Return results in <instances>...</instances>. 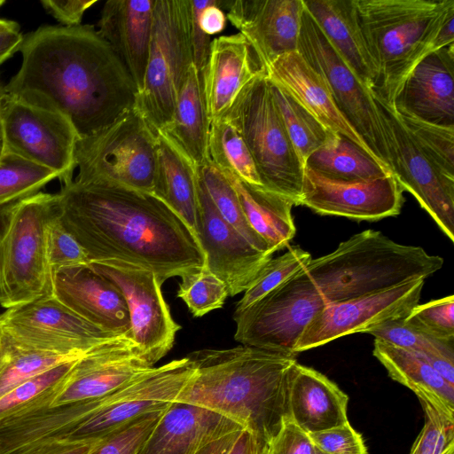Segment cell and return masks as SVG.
<instances>
[{
  "instance_id": "42",
  "label": "cell",
  "mask_w": 454,
  "mask_h": 454,
  "mask_svg": "<svg viewBox=\"0 0 454 454\" xmlns=\"http://www.w3.org/2000/svg\"><path fill=\"white\" fill-rule=\"evenodd\" d=\"M398 114L429 159L454 178V126H441L407 114Z\"/></svg>"
},
{
  "instance_id": "41",
  "label": "cell",
  "mask_w": 454,
  "mask_h": 454,
  "mask_svg": "<svg viewBox=\"0 0 454 454\" xmlns=\"http://www.w3.org/2000/svg\"><path fill=\"white\" fill-rule=\"evenodd\" d=\"M311 259L310 254L300 247H290L282 255L271 258L244 292L235 311H240L262 298L303 269Z\"/></svg>"
},
{
  "instance_id": "10",
  "label": "cell",
  "mask_w": 454,
  "mask_h": 454,
  "mask_svg": "<svg viewBox=\"0 0 454 454\" xmlns=\"http://www.w3.org/2000/svg\"><path fill=\"white\" fill-rule=\"evenodd\" d=\"M194 372L185 356L154 366L106 395L84 400L86 417L61 439H105L140 417L169 408Z\"/></svg>"
},
{
  "instance_id": "31",
  "label": "cell",
  "mask_w": 454,
  "mask_h": 454,
  "mask_svg": "<svg viewBox=\"0 0 454 454\" xmlns=\"http://www.w3.org/2000/svg\"><path fill=\"white\" fill-rule=\"evenodd\" d=\"M209 124L203 93V77L192 65L180 89L171 120L159 134L166 137L198 168L209 161Z\"/></svg>"
},
{
  "instance_id": "49",
  "label": "cell",
  "mask_w": 454,
  "mask_h": 454,
  "mask_svg": "<svg viewBox=\"0 0 454 454\" xmlns=\"http://www.w3.org/2000/svg\"><path fill=\"white\" fill-rule=\"evenodd\" d=\"M309 434L315 446L325 454H368L362 435L349 422Z\"/></svg>"
},
{
  "instance_id": "1",
  "label": "cell",
  "mask_w": 454,
  "mask_h": 454,
  "mask_svg": "<svg viewBox=\"0 0 454 454\" xmlns=\"http://www.w3.org/2000/svg\"><path fill=\"white\" fill-rule=\"evenodd\" d=\"M58 196L60 222L90 262L139 267L153 272L161 284L205 267L195 233L153 193L73 180Z\"/></svg>"
},
{
  "instance_id": "57",
  "label": "cell",
  "mask_w": 454,
  "mask_h": 454,
  "mask_svg": "<svg viewBox=\"0 0 454 454\" xmlns=\"http://www.w3.org/2000/svg\"><path fill=\"white\" fill-rule=\"evenodd\" d=\"M20 25L13 21L4 19H0V31L8 29H20Z\"/></svg>"
},
{
  "instance_id": "51",
  "label": "cell",
  "mask_w": 454,
  "mask_h": 454,
  "mask_svg": "<svg viewBox=\"0 0 454 454\" xmlns=\"http://www.w3.org/2000/svg\"><path fill=\"white\" fill-rule=\"evenodd\" d=\"M97 0H43L44 10L57 20L63 27L81 25L84 12Z\"/></svg>"
},
{
  "instance_id": "56",
  "label": "cell",
  "mask_w": 454,
  "mask_h": 454,
  "mask_svg": "<svg viewBox=\"0 0 454 454\" xmlns=\"http://www.w3.org/2000/svg\"><path fill=\"white\" fill-rule=\"evenodd\" d=\"M229 454H260L254 435L246 429H243Z\"/></svg>"
},
{
  "instance_id": "58",
  "label": "cell",
  "mask_w": 454,
  "mask_h": 454,
  "mask_svg": "<svg viewBox=\"0 0 454 454\" xmlns=\"http://www.w3.org/2000/svg\"><path fill=\"white\" fill-rule=\"evenodd\" d=\"M7 91H6V88H5V85L4 84V82H2L1 78H0V109L2 107V105L7 96ZM0 143H2L1 141V137H0Z\"/></svg>"
},
{
  "instance_id": "7",
  "label": "cell",
  "mask_w": 454,
  "mask_h": 454,
  "mask_svg": "<svg viewBox=\"0 0 454 454\" xmlns=\"http://www.w3.org/2000/svg\"><path fill=\"white\" fill-rule=\"evenodd\" d=\"M223 119L241 135L263 186L299 206L304 165L287 135L266 72L247 86Z\"/></svg>"
},
{
  "instance_id": "47",
  "label": "cell",
  "mask_w": 454,
  "mask_h": 454,
  "mask_svg": "<svg viewBox=\"0 0 454 454\" xmlns=\"http://www.w3.org/2000/svg\"><path fill=\"white\" fill-rule=\"evenodd\" d=\"M168 409L135 419L106 437L92 454H136Z\"/></svg>"
},
{
  "instance_id": "38",
  "label": "cell",
  "mask_w": 454,
  "mask_h": 454,
  "mask_svg": "<svg viewBox=\"0 0 454 454\" xmlns=\"http://www.w3.org/2000/svg\"><path fill=\"white\" fill-rule=\"evenodd\" d=\"M270 86L287 135L304 165L307 158L325 143L332 131L323 126L282 88L272 82Z\"/></svg>"
},
{
  "instance_id": "52",
  "label": "cell",
  "mask_w": 454,
  "mask_h": 454,
  "mask_svg": "<svg viewBox=\"0 0 454 454\" xmlns=\"http://www.w3.org/2000/svg\"><path fill=\"white\" fill-rule=\"evenodd\" d=\"M105 439L82 441L53 439L25 454H92Z\"/></svg>"
},
{
  "instance_id": "54",
  "label": "cell",
  "mask_w": 454,
  "mask_h": 454,
  "mask_svg": "<svg viewBox=\"0 0 454 454\" xmlns=\"http://www.w3.org/2000/svg\"><path fill=\"white\" fill-rule=\"evenodd\" d=\"M454 43V10L442 22L433 43V51Z\"/></svg>"
},
{
  "instance_id": "37",
  "label": "cell",
  "mask_w": 454,
  "mask_h": 454,
  "mask_svg": "<svg viewBox=\"0 0 454 454\" xmlns=\"http://www.w3.org/2000/svg\"><path fill=\"white\" fill-rule=\"evenodd\" d=\"M81 356H62L24 347L0 325V398L25 380Z\"/></svg>"
},
{
  "instance_id": "25",
  "label": "cell",
  "mask_w": 454,
  "mask_h": 454,
  "mask_svg": "<svg viewBox=\"0 0 454 454\" xmlns=\"http://www.w3.org/2000/svg\"><path fill=\"white\" fill-rule=\"evenodd\" d=\"M266 74L270 82L286 91L327 129L347 137L379 161L339 110L324 78L298 51L276 59L266 67Z\"/></svg>"
},
{
  "instance_id": "2",
  "label": "cell",
  "mask_w": 454,
  "mask_h": 454,
  "mask_svg": "<svg viewBox=\"0 0 454 454\" xmlns=\"http://www.w3.org/2000/svg\"><path fill=\"white\" fill-rule=\"evenodd\" d=\"M10 95L59 111L79 137L111 124L135 105L137 88L93 25L39 27L23 37Z\"/></svg>"
},
{
  "instance_id": "28",
  "label": "cell",
  "mask_w": 454,
  "mask_h": 454,
  "mask_svg": "<svg viewBox=\"0 0 454 454\" xmlns=\"http://www.w3.org/2000/svg\"><path fill=\"white\" fill-rule=\"evenodd\" d=\"M348 396L323 373L293 364L287 380V417L308 434L348 421Z\"/></svg>"
},
{
  "instance_id": "11",
  "label": "cell",
  "mask_w": 454,
  "mask_h": 454,
  "mask_svg": "<svg viewBox=\"0 0 454 454\" xmlns=\"http://www.w3.org/2000/svg\"><path fill=\"white\" fill-rule=\"evenodd\" d=\"M325 305L301 269L252 305L234 311V339L245 346L296 356L305 327Z\"/></svg>"
},
{
  "instance_id": "5",
  "label": "cell",
  "mask_w": 454,
  "mask_h": 454,
  "mask_svg": "<svg viewBox=\"0 0 454 454\" xmlns=\"http://www.w3.org/2000/svg\"><path fill=\"white\" fill-rule=\"evenodd\" d=\"M377 73L372 91L391 103L414 67L433 52L434 40L454 0H355Z\"/></svg>"
},
{
  "instance_id": "18",
  "label": "cell",
  "mask_w": 454,
  "mask_h": 454,
  "mask_svg": "<svg viewBox=\"0 0 454 454\" xmlns=\"http://www.w3.org/2000/svg\"><path fill=\"white\" fill-rule=\"evenodd\" d=\"M425 281L411 280L359 298L326 303L305 327L296 354L348 334L368 333L386 322L406 317L419 304Z\"/></svg>"
},
{
  "instance_id": "23",
  "label": "cell",
  "mask_w": 454,
  "mask_h": 454,
  "mask_svg": "<svg viewBox=\"0 0 454 454\" xmlns=\"http://www.w3.org/2000/svg\"><path fill=\"white\" fill-rule=\"evenodd\" d=\"M454 43L430 52L410 72L391 104L396 112L454 126Z\"/></svg>"
},
{
  "instance_id": "15",
  "label": "cell",
  "mask_w": 454,
  "mask_h": 454,
  "mask_svg": "<svg viewBox=\"0 0 454 454\" xmlns=\"http://www.w3.org/2000/svg\"><path fill=\"white\" fill-rule=\"evenodd\" d=\"M0 325L24 347L67 356H81L121 336L93 325L53 295L7 309Z\"/></svg>"
},
{
  "instance_id": "32",
  "label": "cell",
  "mask_w": 454,
  "mask_h": 454,
  "mask_svg": "<svg viewBox=\"0 0 454 454\" xmlns=\"http://www.w3.org/2000/svg\"><path fill=\"white\" fill-rule=\"evenodd\" d=\"M224 175L238 194L247 221L267 244L270 254L287 247L296 231L292 216L294 200L264 186L250 185Z\"/></svg>"
},
{
  "instance_id": "27",
  "label": "cell",
  "mask_w": 454,
  "mask_h": 454,
  "mask_svg": "<svg viewBox=\"0 0 454 454\" xmlns=\"http://www.w3.org/2000/svg\"><path fill=\"white\" fill-rule=\"evenodd\" d=\"M154 0H109L98 23L99 35L143 88L153 32Z\"/></svg>"
},
{
  "instance_id": "17",
  "label": "cell",
  "mask_w": 454,
  "mask_h": 454,
  "mask_svg": "<svg viewBox=\"0 0 454 454\" xmlns=\"http://www.w3.org/2000/svg\"><path fill=\"white\" fill-rule=\"evenodd\" d=\"M122 294L129 315L130 338L144 357L154 364L172 348L181 326L173 319L157 276L117 262H90Z\"/></svg>"
},
{
  "instance_id": "26",
  "label": "cell",
  "mask_w": 454,
  "mask_h": 454,
  "mask_svg": "<svg viewBox=\"0 0 454 454\" xmlns=\"http://www.w3.org/2000/svg\"><path fill=\"white\" fill-rule=\"evenodd\" d=\"M241 429L238 423L210 410L174 403L136 454H198L211 442Z\"/></svg>"
},
{
  "instance_id": "44",
  "label": "cell",
  "mask_w": 454,
  "mask_h": 454,
  "mask_svg": "<svg viewBox=\"0 0 454 454\" xmlns=\"http://www.w3.org/2000/svg\"><path fill=\"white\" fill-rule=\"evenodd\" d=\"M77 359L61 363L41 372L20 383L2 396L0 398V420L14 415L25 405L59 382L69 372Z\"/></svg>"
},
{
  "instance_id": "21",
  "label": "cell",
  "mask_w": 454,
  "mask_h": 454,
  "mask_svg": "<svg viewBox=\"0 0 454 454\" xmlns=\"http://www.w3.org/2000/svg\"><path fill=\"white\" fill-rule=\"evenodd\" d=\"M227 19L252 44L266 67L297 51L303 0L226 1Z\"/></svg>"
},
{
  "instance_id": "13",
  "label": "cell",
  "mask_w": 454,
  "mask_h": 454,
  "mask_svg": "<svg viewBox=\"0 0 454 454\" xmlns=\"http://www.w3.org/2000/svg\"><path fill=\"white\" fill-rule=\"evenodd\" d=\"M0 137L4 151L53 171L63 184L73 181L79 135L59 111L7 94L0 109Z\"/></svg>"
},
{
  "instance_id": "36",
  "label": "cell",
  "mask_w": 454,
  "mask_h": 454,
  "mask_svg": "<svg viewBox=\"0 0 454 454\" xmlns=\"http://www.w3.org/2000/svg\"><path fill=\"white\" fill-rule=\"evenodd\" d=\"M209 161L223 174L254 186H263L252 155L238 129L226 119L209 124Z\"/></svg>"
},
{
  "instance_id": "30",
  "label": "cell",
  "mask_w": 454,
  "mask_h": 454,
  "mask_svg": "<svg viewBox=\"0 0 454 454\" xmlns=\"http://www.w3.org/2000/svg\"><path fill=\"white\" fill-rule=\"evenodd\" d=\"M373 356L389 377L411 389L441 415L454 421V386L421 356L390 343L374 340Z\"/></svg>"
},
{
  "instance_id": "53",
  "label": "cell",
  "mask_w": 454,
  "mask_h": 454,
  "mask_svg": "<svg viewBox=\"0 0 454 454\" xmlns=\"http://www.w3.org/2000/svg\"><path fill=\"white\" fill-rule=\"evenodd\" d=\"M23 37L20 29L0 31V66L19 51Z\"/></svg>"
},
{
  "instance_id": "16",
  "label": "cell",
  "mask_w": 454,
  "mask_h": 454,
  "mask_svg": "<svg viewBox=\"0 0 454 454\" xmlns=\"http://www.w3.org/2000/svg\"><path fill=\"white\" fill-rule=\"evenodd\" d=\"M153 367L129 335L116 337L78 358L64 379L36 397L26 410L102 396Z\"/></svg>"
},
{
  "instance_id": "35",
  "label": "cell",
  "mask_w": 454,
  "mask_h": 454,
  "mask_svg": "<svg viewBox=\"0 0 454 454\" xmlns=\"http://www.w3.org/2000/svg\"><path fill=\"white\" fill-rule=\"evenodd\" d=\"M368 333L421 356L448 383L454 386V340L430 335L409 325L403 318L386 322Z\"/></svg>"
},
{
  "instance_id": "14",
  "label": "cell",
  "mask_w": 454,
  "mask_h": 454,
  "mask_svg": "<svg viewBox=\"0 0 454 454\" xmlns=\"http://www.w3.org/2000/svg\"><path fill=\"white\" fill-rule=\"evenodd\" d=\"M372 94L385 133L392 174L453 242L454 178L444 174L424 153L393 105L374 91Z\"/></svg>"
},
{
  "instance_id": "19",
  "label": "cell",
  "mask_w": 454,
  "mask_h": 454,
  "mask_svg": "<svg viewBox=\"0 0 454 454\" xmlns=\"http://www.w3.org/2000/svg\"><path fill=\"white\" fill-rule=\"evenodd\" d=\"M403 202V189L393 174L372 180L340 181L304 167L299 206L317 214L378 221L399 215Z\"/></svg>"
},
{
  "instance_id": "46",
  "label": "cell",
  "mask_w": 454,
  "mask_h": 454,
  "mask_svg": "<svg viewBox=\"0 0 454 454\" xmlns=\"http://www.w3.org/2000/svg\"><path fill=\"white\" fill-rule=\"evenodd\" d=\"M425 423L409 454L454 453V421H450L428 403L419 401Z\"/></svg>"
},
{
  "instance_id": "4",
  "label": "cell",
  "mask_w": 454,
  "mask_h": 454,
  "mask_svg": "<svg viewBox=\"0 0 454 454\" xmlns=\"http://www.w3.org/2000/svg\"><path fill=\"white\" fill-rule=\"evenodd\" d=\"M443 265L441 256L418 246L396 243L365 230L302 269L326 303L340 302L428 278Z\"/></svg>"
},
{
  "instance_id": "40",
  "label": "cell",
  "mask_w": 454,
  "mask_h": 454,
  "mask_svg": "<svg viewBox=\"0 0 454 454\" xmlns=\"http://www.w3.org/2000/svg\"><path fill=\"white\" fill-rule=\"evenodd\" d=\"M56 178L53 171L4 151L0 158V208L41 192Z\"/></svg>"
},
{
  "instance_id": "60",
  "label": "cell",
  "mask_w": 454,
  "mask_h": 454,
  "mask_svg": "<svg viewBox=\"0 0 454 454\" xmlns=\"http://www.w3.org/2000/svg\"><path fill=\"white\" fill-rule=\"evenodd\" d=\"M3 153H4V147H3L2 143H0V158L2 157Z\"/></svg>"
},
{
  "instance_id": "59",
  "label": "cell",
  "mask_w": 454,
  "mask_h": 454,
  "mask_svg": "<svg viewBox=\"0 0 454 454\" xmlns=\"http://www.w3.org/2000/svg\"><path fill=\"white\" fill-rule=\"evenodd\" d=\"M314 454H325V453H324L322 450H320L319 449H317V448L316 447V448H315Z\"/></svg>"
},
{
  "instance_id": "50",
  "label": "cell",
  "mask_w": 454,
  "mask_h": 454,
  "mask_svg": "<svg viewBox=\"0 0 454 454\" xmlns=\"http://www.w3.org/2000/svg\"><path fill=\"white\" fill-rule=\"evenodd\" d=\"M315 448L309 434L288 419L270 443L267 454H314Z\"/></svg>"
},
{
  "instance_id": "55",
  "label": "cell",
  "mask_w": 454,
  "mask_h": 454,
  "mask_svg": "<svg viewBox=\"0 0 454 454\" xmlns=\"http://www.w3.org/2000/svg\"><path fill=\"white\" fill-rule=\"evenodd\" d=\"M241 430L231 432L206 445L198 454H229Z\"/></svg>"
},
{
  "instance_id": "62",
  "label": "cell",
  "mask_w": 454,
  "mask_h": 454,
  "mask_svg": "<svg viewBox=\"0 0 454 454\" xmlns=\"http://www.w3.org/2000/svg\"><path fill=\"white\" fill-rule=\"evenodd\" d=\"M452 454H454V453H452Z\"/></svg>"
},
{
  "instance_id": "6",
  "label": "cell",
  "mask_w": 454,
  "mask_h": 454,
  "mask_svg": "<svg viewBox=\"0 0 454 454\" xmlns=\"http://www.w3.org/2000/svg\"><path fill=\"white\" fill-rule=\"evenodd\" d=\"M59 215L58 193L43 192L0 208V305L6 309L53 295L47 239Z\"/></svg>"
},
{
  "instance_id": "12",
  "label": "cell",
  "mask_w": 454,
  "mask_h": 454,
  "mask_svg": "<svg viewBox=\"0 0 454 454\" xmlns=\"http://www.w3.org/2000/svg\"><path fill=\"white\" fill-rule=\"evenodd\" d=\"M297 51L324 78L339 110L373 155L390 169L385 133L372 91L346 64L305 6Z\"/></svg>"
},
{
  "instance_id": "39",
  "label": "cell",
  "mask_w": 454,
  "mask_h": 454,
  "mask_svg": "<svg viewBox=\"0 0 454 454\" xmlns=\"http://www.w3.org/2000/svg\"><path fill=\"white\" fill-rule=\"evenodd\" d=\"M197 172L222 217L255 248L271 256L267 244L247 221L238 194L227 176L210 161L198 168Z\"/></svg>"
},
{
  "instance_id": "24",
  "label": "cell",
  "mask_w": 454,
  "mask_h": 454,
  "mask_svg": "<svg viewBox=\"0 0 454 454\" xmlns=\"http://www.w3.org/2000/svg\"><path fill=\"white\" fill-rule=\"evenodd\" d=\"M265 72L254 47L242 34L214 39L203 73L209 122L223 119L247 86Z\"/></svg>"
},
{
  "instance_id": "43",
  "label": "cell",
  "mask_w": 454,
  "mask_h": 454,
  "mask_svg": "<svg viewBox=\"0 0 454 454\" xmlns=\"http://www.w3.org/2000/svg\"><path fill=\"white\" fill-rule=\"evenodd\" d=\"M181 279L176 296L196 317L221 309L229 296L225 284L205 267Z\"/></svg>"
},
{
  "instance_id": "29",
  "label": "cell",
  "mask_w": 454,
  "mask_h": 454,
  "mask_svg": "<svg viewBox=\"0 0 454 454\" xmlns=\"http://www.w3.org/2000/svg\"><path fill=\"white\" fill-rule=\"evenodd\" d=\"M306 10L359 80L371 90L377 73L360 27L355 0H303Z\"/></svg>"
},
{
  "instance_id": "61",
  "label": "cell",
  "mask_w": 454,
  "mask_h": 454,
  "mask_svg": "<svg viewBox=\"0 0 454 454\" xmlns=\"http://www.w3.org/2000/svg\"><path fill=\"white\" fill-rule=\"evenodd\" d=\"M5 2L4 0H0V7L4 4Z\"/></svg>"
},
{
  "instance_id": "3",
  "label": "cell",
  "mask_w": 454,
  "mask_h": 454,
  "mask_svg": "<svg viewBox=\"0 0 454 454\" xmlns=\"http://www.w3.org/2000/svg\"><path fill=\"white\" fill-rule=\"evenodd\" d=\"M195 372L176 403L202 407L250 432L260 454L287 417V380L296 356L249 346L188 354Z\"/></svg>"
},
{
  "instance_id": "45",
  "label": "cell",
  "mask_w": 454,
  "mask_h": 454,
  "mask_svg": "<svg viewBox=\"0 0 454 454\" xmlns=\"http://www.w3.org/2000/svg\"><path fill=\"white\" fill-rule=\"evenodd\" d=\"M409 325L443 340H454V295L416 305L403 318Z\"/></svg>"
},
{
  "instance_id": "48",
  "label": "cell",
  "mask_w": 454,
  "mask_h": 454,
  "mask_svg": "<svg viewBox=\"0 0 454 454\" xmlns=\"http://www.w3.org/2000/svg\"><path fill=\"white\" fill-rule=\"evenodd\" d=\"M47 253L51 272L90 264L81 245L61 223L59 215L54 219L49 229Z\"/></svg>"
},
{
  "instance_id": "33",
  "label": "cell",
  "mask_w": 454,
  "mask_h": 454,
  "mask_svg": "<svg viewBox=\"0 0 454 454\" xmlns=\"http://www.w3.org/2000/svg\"><path fill=\"white\" fill-rule=\"evenodd\" d=\"M194 232L198 214V172L166 137L157 135L153 192Z\"/></svg>"
},
{
  "instance_id": "34",
  "label": "cell",
  "mask_w": 454,
  "mask_h": 454,
  "mask_svg": "<svg viewBox=\"0 0 454 454\" xmlns=\"http://www.w3.org/2000/svg\"><path fill=\"white\" fill-rule=\"evenodd\" d=\"M304 167L340 181L372 180L392 175L390 169L358 145L334 132L307 158Z\"/></svg>"
},
{
  "instance_id": "22",
  "label": "cell",
  "mask_w": 454,
  "mask_h": 454,
  "mask_svg": "<svg viewBox=\"0 0 454 454\" xmlns=\"http://www.w3.org/2000/svg\"><path fill=\"white\" fill-rule=\"evenodd\" d=\"M52 294L99 329L130 337L129 315L122 294L90 264L53 271Z\"/></svg>"
},
{
  "instance_id": "20",
  "label": "cell",
  "mask_w": 454,
  "mask_h": 454,
  "mask_svg": "<svg viewBox=\"0 0 454 454\" xmlns=\"http://www.w3.org/2000/svg\"><path fill=\"white\" fill-rule=\"evenodd\" d=\"M198 200L194 233L205 255V268L225 284L229 296H235L247 289L272 257L222 217L199 176Z\"/></svg>"
},
{
  "instance_id": "9",
  "label": "cell",
  "mask_w": 454,
  "mask_h": 454,
  "mask_svg": "<svg viewBox=\"0 0 454 454\" xmlns=\"http://www.w3.org/2000/svg\"><path fill=\"white\" fill-rule=\"evenodd\" d=\"M192 65L190 1L154 0L144 85L134 107L156 134L169 123Z\"/></svg>"
},
{
  "instance_id": "8",
  "label": "cell",
  "mask_w": 454,
  "mask_h": 454,
  "mask_svg": "<svg viewBox=\"0 0 454 454\" xmlns=\"http://www.w3.org/2000/svg\"><path fill=\"white\" fill-rule=\"evenodd\" d=\"M157 135L133 106L102 129L79 137L75 181L110 183L153 193Z\"/></svg>"
}]
</instances>
